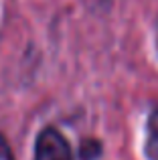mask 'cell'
<instances>
[{
    "mask_svg": "<svg viewBox=\"0 0 158 160\" xmlns=\"http://www.w3.org/2000/svg\"><path fill=\"white\" fill-rule=\"evenodd\" d=\"M35 160H73V150L63 134L49 126L37 136Z\"/></svg>",
    "mask_w": 158,
    "mask_h": 160,
    "instance_id": "6da1fadb",
    "label": "cell"
},
{
    "mask_svg": "<svg viewBox=\"0 0 158 160\" xmlns=\"http://www.w3.org/2000/svg\"><path fill=\"white\" fill-rule=\"evenodd\" d=\"M148 160H158V106L150 112L146 122V146H144Z\"/></svg>",
    "mask_w": 158,
    "mask_h": 160,
    "instance_id": "7a4b0ae2",
    "label": "cell"
},
{
    "mask_svg": "<svg viewBox=\"0 0 158 160\" xmlns=\"http://www.w3.org/2000/svg\"><path fill=\"white\" fill-rule=\"evenodd\" d=\"M101 154V142L95 138H85L79 146V158L81 160H95Z\"/></svg>",
    "mask_w": 158,
    "mask_h": 160,
    "instance_id": "3957f363",
    "label": "cell"
},
{
    "mask_svg": "<svg viewBox=\"0 0 158 160\" xmlns=\"http://www.w3.org/2000/svg\"><path fill=\"white\" fill-rule=\"evenodd\" d=\"M0 160H14L12 156V150H10V144L6 142V138L0 134Z\"/></svg>",
    "mask_w": 158,
    "mask_h": 160,
    "instance_id": "277c9868",
    "label": "cell"
},
{
    "mask_svg": "<svg viewBox=\"0 0 158 160\" xmlns=\"http://www.w3.org/2000/svg\"><path fill=\"white\" fill-rule=\"evenodd\" d=\"M156 45H158V37H156Z\"/></svg>",
    "mask_w": 158,
    "mask_h": 160,
    "instance_id": "5b68a950",
    "label": "cell"
}]
</instances>
